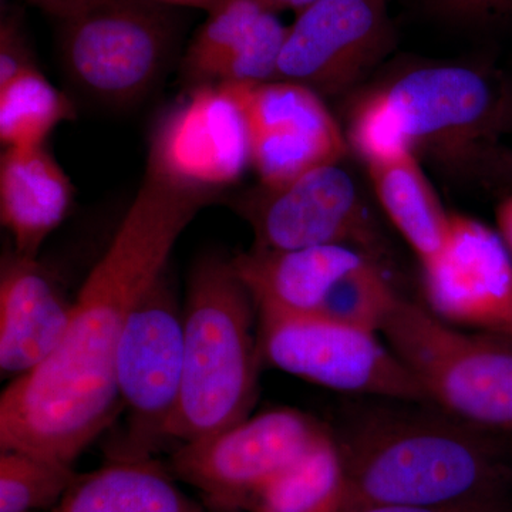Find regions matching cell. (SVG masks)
<instances>
[{
    "label": "cell",
    "mask_w": 512,
    "mask_h": 512,
    "mask_svg": "<svg viewBox=\"0 0 512 512\" xmlns=\"http://www.w3.org/2000/svg\"><path fill=\"white\" fill-rule=\"evenodd\" d=\"M215 195L146 173L140 190L74 298L59 348L0 397V448L72 464L121 410L116 359L131 313L181 234Z\"/></svg>",
    "instance_id": "cell-1"
},
{
    "label": "cell",
    "mask_w": 512,
    "mask_h": 512,
    "mask_svg": "<svg viewBox=\"0 0 512 512\" xmlns=\"http://www.w3.org/2000/svg\"><path fill=\"white\" fill-rule=\"evenodd\" d=\"M485 433L448 414H360L339 436L333 433L345 474L343 512L372 505H505L512 458Z\"/></svg>",
    "instance_id": "cell-2"
},
{
    "label": "cell",
    "mask_w": 512,
    "mask_h": 512,
    "mask_svg": "<svg viewBox=\"0 0 512 512\" xmlns=\"http://www.w3.org/2000/svg\"><path fill=\"white\" fill-rule=\"evenodd\" d=\"M379 89L417 158L448 177L498 181L512 177V89L485 64H403Z\"/></svg>",
    "instance_id": "cell-3"
},
{
    "label": "cell",
    "mask_w": 512,
    "mask_h": 512,
    "mask_svg": "<svg viewBox=\"0 0 512 512\" xmlns=\"http://www.w3.org/2000/svg\"><path fill=\"white\" fill-rule=\"evenodd\" d=\"M261 365L258 311L232 259L202 256L185 292L183 387L171 440L188 443L248 419Z\"/></svg>",
    "instance_id": "cell-4"
},
{
    "label": "cell",
    "mask_w": 512,
    "mask_h": 512,
    "mask_svg": "<svg viewBox=\"0 0 512 512\" xmlns=\"http://www.w3.org/2000/svg\"><path fill=\"white\" fill-rule=\"evenodd\" d=\"M429 404L485 431H512V339L464 333L400 296L382 329Z\"/></svg>",
    "instance_id": "cell-5"
},
{
    "label": "cell",
    "mask_w": 512,
    "mask_h": 512,
    "mask_svg": "<svg viewBox=\"0 0 512 512\" xmlns=\"http://www.w3.org/2000/svg\"><path fill=\"white\" fill-rule=\"evenodd\" d=\"M183 36L173 6L99 0L60 22L64 70L84 93L116 106L143 99L163 76Z\"/></svg>",
    "instance_id": "cell-6"
},
{
    "label": "cell",
    "mask_w": 512,
    "mask_h": 512,
    "mask_svg": "<svg viewBox=\"0 0 512 512\" xmlns=\"http://www.w3.org/2000/svg\"><path fill=\"white\" fill-rule=\"evenodd\" d=\"M184 375V303L170 268L131 313L116 359L126 436L111 460L153 458L171 440Z\"/></svg>",
    "instance_id": "cell-7"
},
{
    "label": "cell",
    "mask_w": 512,
    "mask_h": 512,
    "mask_svg": "<svg viewBox=\"0 0 512 512\" xmlns=\"http://www.w3.org/2000/svg\"><path fill=\"white\" fill-rule=\"evenodd\" d=\"M330 433L299 410H268L212 436L178 444L168 468L201 494L208 510L245 512L259 490Z\"/></svg>",
    "instance_id": "cell-8"
},
{
    "label": "cell",
    "mask_w": 512,
    "mask_h": 512,
    "mask_svg": "<svg viewBox=\"0 0 512 512\" xmlns=\"http://www.w3.org/2000/svg\"><path fill=\"white\" fill-rule=\"evenodd\" d=\"M262 365L336 392L429 404L376 332L313 315L258 316Z\"/></svg>",
    "instance_id": "cell-9"
},
{
    "label": "cell",
    "mask_w": 512,
    "mask_h": 512,
    "mask_svg": "<svg viewBox=\"0 0 512 512\" xmlns=\"http://www.w3.org/2000/svg\"><path fill=\"white\" fill-rule=\"evenodd\" d=\"M251 167L247 120L228 84L191 87L158 121L147 173L185 190L231 187Z\"/></svg>",
    "instance_id": "cell-10"
},
{
    "label": "cell",
    "mask_w": 512,
    "mask_h": 512,
    "mask_svg": "<svg viewBox=\"0 0 512 512\" xmlns=\"http://www.w3.org/2000/svg\"><path fill=\"white\" fill-rule=\"evenodd\" d=\"M389 0H318L289 26L278 80L335 96L355 86L396 46Z\"/></svg>",
    "instance_id": "cell-11"
},
{
    "label": "cell",
    "mask_w": 512,
    "mask_h": 512,
    "mask_svg": "<svg viewBox=\"0 0 512 512\" xmlns=\"http://www.w3.org/2000/svg\"><path fill=\"white\" fill-rule=\"evenodd\" d=\"M254 231V248L349 245L373 256L377 232L353 178L338 164L322 165L278 188L259 187L237 201Z\"/></svg>",
    "instance_id": "cell-12"
},
{
    "label": "cell",
    "mask_w": 512,
    "mask_h": 512,
    "mask_svg": "<svg viewBox=\"0 0 512 512\" xmlns=\"http://www.w3.org/2000/svg\"><path fill=\"white\" fill-rule=\"evenodd\" d=\"M228 86L244 111L251 167L262 187H282L346 156L338 121L309 87L286 80Z\"/></svg>",
    "instance_id": "cell-13"
},
{
    "label": "cell",
    "mask_w": 512,
    "mask_h": 512,
    "mask_svg": "<svg viewBox=\"0 0 512 512\" xmlns=\"http://www.w3.org/2000/svg\"><path fill=\"white\" fill-rule=\"evenodd\" d=\"M421 266L427 309L437 318L512 339V255L497 231L450 214L443 248Z\"/></svg>",
    "instance_id": "cell-14"
},
{
    "label": "cell",
    "mask_w": 512,
    "mask_h": 512,
    "mask_svg": "<svg viewBox=\"0 0 512 512\" xmlns=\"http://www.w3.org/2000/svg\"><path fill=\"white\" fill-rule=\"evenodd\" d=\"M73 309L74 301L39 258L5 252L0 264L2 376L15 380L45 363L63 342Z\"/></svg>",
    "instance_id": "cell-15"
},
{
    "label": "cell",
    "mask_w": 512,
    "mask_h": 512,
    "mask_svg": "<svg viewBox=\"0 0 512 512\" xmlns=\"http://www.w3.org/2000/svg\"><path fill=\"white\" fill-rule=\"evenodd\" d=\"M231 259L258 316H289L322 311L336 285L373 256L349 245H323L252 247Z\"/></svg>",
    "instance_id": "cell-16"
},
{
    "label": "cell",
    "mask_w": 512,
    "mask_h": 512,
    "mask_svg": "<svg viewBox=\"0 0 512 512\" xmlns=\"http://www.w3.org/2000/svg\"><path fill=\"white\" fill-rule=\"evenodd\" d=\"M74 187L46 144L3 148L0 157V221L13 251L39 258L46 239L66 220Z\"/></svg>",
    "instance_id": "cell-17"
},
{
    "label": "cell",
    "mask_w": 512,
    "mask_h": 512,
    "mask_svg": "<svg viewBox=\"0 0 512 512\" xmlns=\"http://www.w3.org/2000/svg\"><path fill=\"white\" fill-rule=\"evenodd\" d=\"M154 458L110 460L79 474L52 512H211L178 487Z\"/></svg>",
    "instance_id": "cell-18"
},
{
    "label": "cell",
    "mask_w": 512,
    "mask_h": 512,
    "mask_svg": "<svg viewBox=\"0 0 512 512\" xmlns=\"http://www.w3.org/2000/svg\"><path fill=\"white\" fill-rule=\"evenodd\" d=\"M377 200L389 220L419 256L439 254L450 229V212L434 191L413 151L367 164Z\"/></svg>",
    "instance_id": "cell-19"
},
{
    "label": "cell",
    "mask_w": 512,
    "mask_h": 512,
    "mask_svg": "<svg viewBox=\"0 0 512 512\" xmlns=\"http://www.w3.org/2000/svg\"><path fill=\"white\" fill-rule=\"evenodd\" d=\"M345 474L333 433L252 497L245 512H343Z\"/></svg>",
    "instance_id": "cell-20"
},
{
    "label": "cell",
    "mask_w": 512,
    "mask_h": 512,
    "mask_svg": "<svg viewBox=\"0 0 512 512\" xmlns=\"http://www.w3.org/2000/svg\"><path fill=\"white\" fill-rule=\"evenodd\" d=\"M76 117L72 100L33 67L0 86V143L3 148L42 146L64 121Z\"/></svg>",
    "instance_id": "cell-21"
},
{
    "label": "cell",
    "mask_w": 512,
    "mask_h": 512,
    "mask_svg": "<svg viewBox=\"0 0 512 512\" xmlns=\"http://www.w3.org/2000/svg\"><path fill=\"white\" fill-rule=\"evenodd\" d=\"M268 12L261 0H222L207 13L181 60L188 84H211L221 64L247 42Z\"/></svg>",
    "instance_id": "cell-22"
},
{
    "label": "cell",
    "mask_w": 512,
    "mask_h": 512,
    "mask_svg": "<svg viewBox=\"0 0 512 512\" xmlns=\"http://www.w3.org/2000/svg\"><path fill=\"white\" fill-rule=\"evenodd\" d=\"M79 474L72 464L19 450L0 453V512L55 508Z\"/></svg>",
    "instance_id": "cell-23"
},
{
    "label": "cell",
    "mask_w": 512,
    "mask_h": 512,
    "mask_svg": "<svg viewBox=\"0 0 512 512\" xmlns=\"http://www.w3.org/2000/svg\"><path fill=\"white\" fill-rule=\"evenodd\" d=\"M399 298L375 259H369L336 285L319 315L380 332Z\"/></svg>",
    "instance_id": "cell-24"
},
{
    "label": "cell",
    "mask_w": 512,
    "mask_h": 512,
    "mask_svg": "<svg viewBox=\"0 0 512 512\" xmlns=\"http://www.w3.org/2000/svg\"><path fill=\"white\" fill-rule=\"evenodd\" d=\"M429 15L458 28L487 30L512 25V0H421Z\"/></svg>",
    "instance_id": "cell-25"
},
{
    "label": "cell",
    "mask_w": 512,
    "mask_h": 512,
    "mask_svg": "<svg viewBox=\"0 0 512 512\" xmlns=\"http://www.w3.org/2000/svg\"><path fill=\"white\" fill-rule=\"evenodd\" d=\"M37 67L28 36L18 15L3 16L0 22V86Z\"/></svg>",
    "instance_id": "cell-26"
},
{
    "label": "cell",
    "mask_w": 512,
    "mask_h": 512,
    "mask_svg": "<svg viewBox=\"0 0 512 512\" xmlns=\"http://www.w3.org/2000/svg\"><path fill=\"white\" fill-rule=\"evenodd\" d=\"M350 512H507L503 504L447 505V507H416V505H372Z\"/></svg>",
    "instance_id": "cell-27"
},
{
    "label": "cell",
    "mask_w": 512,
    "mask_h": 512,
    "mask_svg": "<svg viewBox=\"0 0 512 512\" xmlns=\"http://www.w3.org/2000/svg\"><path fill=\"white\" fill-rule=\"evenodd\" d=\"M30 5L63 22L89 9L99 0H26Z\"/></svg>",
    "instance_id": "cell-28"
},
{
    "label": "cell",
    "mask_w": 512,
    "mask_h": 512,
    "mask_svg": "<svg viewBox=\"0 0 512 512\" xmlns=\"http://www.w3.org/2000/svg\"><path fill=\"white\" fill-rule=\"evenodd\" d=\"M498 234L503 238L512 255V195L505 198L497 208Z\"/></svg>",
    "instance_id": "cell-29"
},
{
    "label": "cell",
    "mask_w": 512,
    "mask_h": 512,
    "mask_svg": "<svg viewBox=\"0 0 512 512\" xmlns=\"http://www.w3.org/2000/svg\"><path fill=\"white\" fill-rule=\"evenodd\" d=\"M151 2L161 3V5L173 6V8H191L205 10L210 13L212 9L217 8L222 0H151Z\"/></svg>",
    "instance_id": "cell-30"
},
{
    "label": "cell",
    "mask_w": 512,
    "mask_h": 512,
    "mask_svg": "<svg viewBox=\"0 0 512 512\" xmlns=\"http://www.w3.org/2000/svg\"><path fill=\"white\" fill-rule=\"evenodd\" d=\"M261 2L275 13L281 12V10H295L296 13H299L318 0H261Z\"/></svg>",
    "instance_id": "cell-31"
}]
</instances>
